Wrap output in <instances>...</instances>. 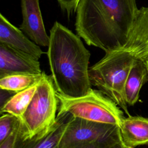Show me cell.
I'll return each instance as SVG.
<instances>
[{"label":"cell","instance_id":"18","mask_svg":"<svg viewBox=\"0 0 148 148\" xmlns=\"http://www.w3.org/2000/svg\"><path fill=\"white\" fill-rule=\"evenodd\" d=\"M61 10L67 13L69 17L73 12L76 11V9L80 0H57Z\"/></svg>","mask_w":148,"mask_h":148},{"label":"cell","instance_id":"7","mask_svg":"<svg viewBox=\"0 0 148 148\" xmlns=\"http://www.w3.org/2000/svg\"><path fill=\"white\" fill-rule=\"evenodd\" d=\"M23 21L20 29L36 45L49 46L50 36L47 34L39 7V0H21Z\"/></svg>","mask_w":148,"mask_h":148},{"label":"cell","instance_id":"3","mask_svg":"<svg viewBox=\"0 0 148 148\" xmlns=\"http://www.w3.org/2000/svg\"><path fill=\"white\" fill-rule=\"evenodd\" d=\"M135 59L131 51L123 47L105 53V56L88 70L91 86L115 102L128 116L124 87Z\"/></svg>","mask_w":148,"mask_h":148},{"label":"cell","instance_id":"14","mask_svg":"<svg viewBox=\"0 0 148 148\" xmlns=\"http://www.w3.org/2000/svg\"><path fill=\"white\" fill-rule=\"evenodd\" d=\"M37 86L38 84L13 94L1 106V114L10 113L20 121L29 104Z\"/></svg>","mask_w":148,"mask_h":148},{"label":"cell","instance_id":"15","mask_svg":"<svg viewBox=\"0 0 148 148\" xmlns=\"http://www.w3.org/2000/svg\"><path fill=\"white\" fill-rule=\"evenodd\" d=\"M45 73L41 74L18 73L0 77L1 89L17 93L37 84Z\"/></svg>","mask_w":148,"mask_h":148},{"label":"cell","instance_id":"17","mask_svg":"<svg viewBox=\"0 0 148 148\" xmlns=\"http://www.w3.org/2000/svg\"><path fill=\"white\" fill-rule=\"evenodd\" d=\"M122 142L120 134L109 139L91 142L72 144L63 148H112Z\"/></svg>","mask_w":148,"mask_h":148},{"label":"cell","instance_id":"8","mask_svg":"<svg viewBox=\"0 0 148 148\" xmlns=\"http://www.w3.org/2000/svg\"><path fill=\"white\" fill-rule=\"evenodd\" d=\"M42 73L38 60L0 43V77L13 74Z\"/></svg>","mask_w":148,"mask_h":148},{"label":"cell","instance_id":"13","mask_svg":"<svg viewBox=\"0 0 148 148\" xmlns=\"http://www.w3.org/2000/svg\"><path fill=\"white\" fill-rule=\"evenodd\" d=\"M147 80L148 71L145 61L136 58L124 87V98L128 105L132 106L138 101L140 90Z\"/></svg>","mask_w":148,"mask_h":148},{"label":"cell","instance_id":"22","mask_svg":"<svg viewBox=\"0 0 148 148\" xmlns=\"http://www.w3.org/2000/svg\"><path fill=\"white\" fill-rule=\"evenodd\" d=\"M118 145H119V144H118ZM117 145H116V146H114V147H112V148H115V147H116V146H117Z\"/></svg>","mask_w":148,"mask_h":148},{"label":"cell","instance_id":"5","mask_svg":"<svg viewBox=\"0 0 148 148\" xmlns=\"http://www.w3.org/2000/svg\"><path fill=\"white\" fill-rule=\"evenodd\" d=\"M57 114L69 113L73 117L120 127L124 118L121 109L99 90L91 88L86 94L68 97L57 91Z\"/></svg>","mask_w":148,"mask_h":148},{"label":"cell","instance_id":"12","mask_svg":"<svg viewBox=\"0 0 148 148\" xmlns=\"http://www.w3.org/2000/svg\"><path fill=\"white\" fill-rule=\"evenodd\" d=\"M122 142L134 148L148 144V118L142 116L124 117L119 127Z\"/></svg>","mask_w":148,"mask_h":148},{"label":"cell","instance_id":"1","mask_svg":"<svg viewBox=\"0 0 148 148\" xmlns=\"http://www.w3.org/2000/svg\"><path fill=\"white\" fill-rule=\"evenodd\" d=\"M138 10L136 0H80L75 30L89 46L117 50L125 45Z\"/></svg>","mask_w":148,"mask_h":148},{"label":"cell","instance_id":"6","mask_svg":"<svg viewBox=\"0 0 148 148\" xmlns=\"http://www.w3.org/2000/svg\"><path fill=\"white\" fill-rule=\"evenodd\" d=\"M120 134V128L117 125L90 121L72 116L62 136L60 148L77 143L105 140Z\"/></svg>","mask_w":148,"mask_h":148},{"label":"cell","instance_id":"10","mask_svg":"<svg viewBox=\"0 0 148 148\" xmlns=\"http://www.w3.org/2000/svg\"><path fill=\"white\" fill-rule=\"evenodd\" d=\"M136 58H148V6L139 9L134 23L124 46Z\"/></svg>","mask_w":148,"mask_h":148},{"label":"cell","instance_id":"4","mask_svg":"<svg viewBox=\"0 0 148 148\" xmlns=\"http://www.w3.org/2000/svg\"><path fill=\"white\" fill-rule=\"evenodd\" d=\"M51 76L45 74L20 120L18 136L24 140L45 136L56 122L58 100Z\"/></svg>","mask_w":148,"mask_h":148},{"label":"cell","instance_id":"11","mask_svg":"<svg viewBox=\"0 0 148 148\" xmlns=\"http://www.w3.org/2000/svg\"><path fill=\"white\" fill-rule=\"evenodd\" d=\"M57 115L56 122L50 131L39 139L24 140L18 132L14 148H60L62 136L72 116L66 112Z\"/></svg>","mask_w":148,"mask_h":148},{"label":"cell","instance_id":"2","mask_svg":"<svg viewBox=\"0 0 148 148\" xmlns=\"http://www.w3.org/2000/svg\"><path fill=\"white\" fill-rule=\"evenodd\" d=\"M47 55L56 89L68 97H77L91 88L88 70L90 51L80 37L56 21L50 30Z\"/></svg>","mask_w":148,"mask_h":148},{"label":"cell","instance_id":"16","mask_svg":"<svg viewBox=\"0 0 148 148\" xmlns=\"http://www.w3.org/2000/svg\"><path fill=\"white\" fill-rule=\"evenodd\" d=\"M20 124L19 120L10 113H3L0 117V143L8 138Z\"/></svg>","mask_w":148,"mask_h":148},{"label":"cell","instance_id":"20","mask_svg":"<svg viewBox=\"0 0 148 148\" xmlns=\"http://www.w3.org/2000/svg\"><path fill=\"white\" fill-rule=\"evenodd\" d=\"M115 148H131V147H129L125 146V145L121 142L120 143H119V145H117L115 147Z\"/></svg>","mask_w":148,"mask_h":148},{"label":"cell","instance_id":"21","mask_svg":"<svg viewBox=\"0 0 148 148\" xmlns=\"http://www.w3.org/2000/svg\"><path fill=\"white\" fill-rule=\"evenodd\" d=\"M145 61V63H146V66L147 68V71H148V58L147 60H146Z\"/></svg>","mask_w":148,"mask_h":148},{"label":"cell","instance_id":"19","mask_svg":"<svg viewBox=\"0 0 148 148\" xmlns=\"http://www.w3.org/2000/svg\"><path fill=\"white\" fill-rule=\"evenodd\" d=\"M19 125L8 138L0 143V148H14L18 132Z\"/></svg>","mask_w":148,"mask_h":148},{"label":"cell","instance_id":"9","mask_svg":"<svg viewBox=\"0 0 148 148\" xmlns=\"http://www.w3.org/2000/svg\"><path fill=\"white\" fill-rule=\"evenodd\" d=\"M0 43L39 60L44 52L18 28L14 26L2 13L0 14Z\"/></svg>","mask_w":148,"mask_h":148}]
</instances>
